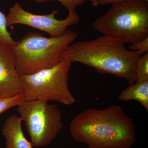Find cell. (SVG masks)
<instances>
[{"mask_svg":"<svg viewBox=\"0 0 148 148\" xmlns=\"http://www.w3.org/2000/svg\"><path fill=\"white\" fill-rule=\"evenodd\" d=\"M37 3H42L50 1H56L61 3L69 12L76 11V8L88 0H33Z\"/></svg>","mask_w":148,"mask_h":148,"instance_id":"cell-14","label":"cell"},{"mask_svg":"<svg viewBox=\"0 0 148 148\" xmlns=\"http://www.w3.org/2000/svg\"><path fill=\"white\" fill-rule=\"evenodd\" d=\"M12 48L0 42V97L10 98L23 94Z\"/></svg>","mask_w":148,"mask_h":148,"instance_id":"cell-8","label":"cell"},{"mask_svg":"<svg viewBox=\"0 0 148 148\" xmlns=\"http://www.w3.org/2000/svg\"><path fill=\"white\" fill-rule=\"evenodd\" d=\"M136 82L148 80V52L140 56L135 66Z\"/></svg>","mask_w":148,"mask_h":148,"instance_id":"cell-11","label":"cell"},{"mask_svg":"<svg viewBox=\"0 0 148 148\" xmlns=\"http://www.w3.org/2000/svg\"><path fill=\"white\" fill-rule=\"evenodd\" d=\"M58 12L54 10L49 14H35L25 10L20 3H16L10 8L6 16L7 27L23 24L46 32L51 37H60L67 32L68 27L77 24L80 17L76 11L69 12L66 18L59 20L55 17Z\"/></svg>","mask_w":148,"mask_h":148,"instance_id":"cell-7","label":"cell"},{"mask_svg":"<svg viewBox=\"0 0 148 148\" xmlns=\"http://www.w3.org/2000/svg\"><path fill=\"white\" fill-rule=\"evenodd\" d=\"M77 36L76 32L71 30L56 38L29 32L12 48L18 75L21 76L34 73L59 64L64 59L65 51Z\"/></svg>","mask_w":148,"mask_h":148,"instance_id":"cell-3","label":"cell"},{"mask_svg":"<svg viewBox=\"0 0 148 148\" xmlns=\"http://www.w3.org/2000/svg\"><path fill=\"white\" fill-rule=\"evenodd\" d=\"M91 3V5L94 7H97L99 5V0H89Z\"/></svg>","mask_w":148,"mask_h":148,"instance_id":"cell-17","label":"cell"},{"mask_svg":"<svg viewBox=\"0 0 148 148\" xmlns=\"http://www.w3.org/2000/svg\"><path fill=\"white\" fill-rule=\"evenodd\" d=\"M130 50L138 51L140 55L148 52V37L145 39L130 45L129 47Z\"/></svg>","mask_w":148,"mask_h":148,"instance_id":"cell-15","label":"cell"},{"mask_svg":"<svg viewBox=\"0 0 148 148\" xmlns=\"http://www.w3.org/2000/svg\"><path fill=\"white\" fill-rule=\"evenodd\" d=\"M103 35L117 37L132 44L148 37V2L122 0L112 4L105 14L92 24Z\"/></svg>","mask_w":148,"mask_h":148,"instance_id":"cell-4","label":"cell"},{"mask_svg":"<svg viewBox=\"0 0 148 148\" xmlns=\"http://www.w3.org/2000/svg\"><path fill=\"white\" fill-rule=\"evenodd\" d=\"M142 1H146L148 2V0H142Z\"/></svg>","mask_w":148,"mask_h":148,"instance_id":"cell-18","label":"cell"},{"mask_svg":"<svg viewBox=\"0 0 148 148\" xmlns=\"http://www.w3.org/2000/svg\"><path fill=\"white\" fill-rule=\"evenodd\" d=\"M22 119L16 115L9 116L3 125L2 133L5 140V148H33L25 138L22 127Z\"/></svg>","mask_w":148,"mask_h":148,"instance_id":"cell-9","label":"cell"},{"mask_svg":"<svg viewBox=\"0 0 148 148\" xmlns=\"http://www.w3.org/2000/svg\"><path fill=\"white\" fill-rule=\"evenodd\" d=\"M0 42L12 48L16 41L12 38L8 30L7 18L4 13L0 11Z\"/></svg>","mask_w":148,"mask_h":148,"instance_id":"cell-12","label":"cell"},{"mask_svg":"<svg viewBox=\"0 0 148 148\" xmlns=\"http://www.w3.org/2000/svg\"><path fill=\"white\" fill-rule=\"evenodd\" d=\"M122 0H99V5L110 4L118 2Z\"/></svg>","mask_w":148,"mask_h":148,"instance_id":"cell-16","label":"cell"},{"mask_svg":"<svg viewBox=\"0 0 148 148\" xmlns=\"http://www.w3.org/2000/svg\"><path fill=\"white\" fill-rule=\"evenodd\" d=\"M118 98L122 101H137L148 112V80L130 85L121 92Z\"/></svg>","mask_w":148,"mask_h":148,"instance_id":"cell-10","label":"cell"},{"mask_svg":"<svg viewBox=\"0 0 148 148\" xmlns=\"http://www.w3.org/2000/svg\"><path fill=\"white\" fill-rule=\"evenodd\" d=\"M24 101L23 94L10 98L0 97V115L11 108L18 106Z\"/></svg>","mask_w":148,"mask_h":148,"instance_id":"cell-13","label":"cell"},{"mask_svg":"<svg viewBox=\"0 0 148 148\" xmlns=\"http://www.w3.org/2000/svg\"><path fill=\"white\" fill-rule=\"evenodd\" d=\"M72 63L64 58L56 66L30 75L21 76L25 101L42 99L66 106L75 102L69 86V75Z\"/></svg>","mask_w":148,"mask_h":148,"instance_id":"cell-5","label":"cell"},{"mask_svg":"<svg viewBox=\"0 0 148 148\" xmlns=\"http://www.w3.org/2000/svg\"><path fill=\"white\" fill-rule=\"evenodd\" d=\"M70 130L75 141L88 148H130L136 140L132 120L117 105L85 110L74 117Z\"/></svg>","mask_w":148,"mask_h":148,"instance_id":"cell-1","label":"cell"},{"mask_svg":"<svg viewBox=\"0 0 148 148\" xmlns=\"http://www.w3.org/2000/svg\"><path fill=\"white\" fill-rule=\"evenodd\" d=\"M17 107L33 146L49 145L64 127L61 111L56 104L37 99L24 101Z\"/></svg>","mask_w":148,"mask_h":148,"instance_id":"cell-6","label":"cell"},{"mask_svg":"<svg viewBox=\"0 0 148 148\" xmlns=\"http://www.w3.org/2000/svg\"><path fill=\"white\" fill-rule=\"evenodd\" d=\"M125 44L119 38L103 35L95 39L72 43L64 52V58L132 84L136 82L135 66L141 55L138 51L127 49Z\"/></svg>","mask_w":148,"mask_h":148,"instance_id":"cell-2","label":"cell"}]
</instances>
